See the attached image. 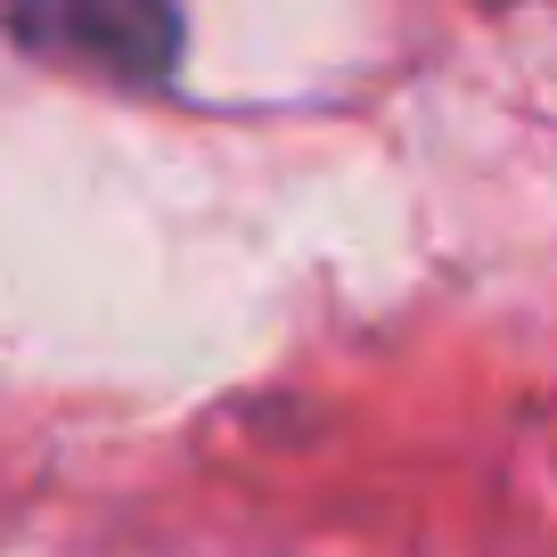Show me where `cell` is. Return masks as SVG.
I'll return each mask as SVG.
<instances>
[{"label":"cell","instance_id":"obj_1","mask_svg":"<svg viewBox=\"0 0 557 557\" xmlns=\"http://www.w3.org/2000/svg\"><path fill=\"white\" fill-rule=\"evenodd\" d=\"M17 41L99 83H164L181 66L173 0H17Z\"/></svg>","mask_w":557,"mask_h":557}]
</instances>
